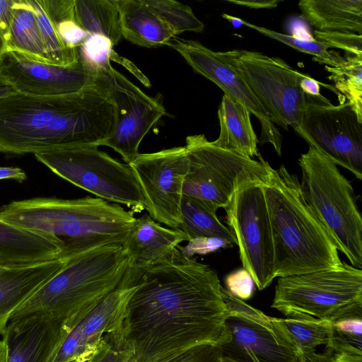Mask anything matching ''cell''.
<instances>
[{
	"mask_svg": "<svg viewBox=\"0 0 362 362\" xmlns=\"http://www.w3.org/2000/svg\"><path fill=\"white\" fill-rule=\"evenodd\" d=\"M216 272L177 247L148 267L130 298L123 336L136 362H165L219 344L228 311Z\"/></svg>",
	"mask_w": 362,
	"mask_h": 362,
	"instance_id": "1",
	"label": "cell"
},
{
	"mask_svg": "<svg viewBox=\"0 0 362 362\" xmlns=\"http://www.w3.org/2000/svg\"><path fill=\"white\" fill-rule=\"evenodd\" d=\"M115 107L95 81L83 90L57 96L16 93L0 99V152L38 153L95 145L115 124Z\"/></svg>",
	"mask_w": 362,
	"mask_h": 362,
	"instance_id": "2",
	"label": "cell"
},
{
	"mask_svg": "<svg viewBox=\"0 0 362 362\" xmlns=\"http://www.w3.org/2000/svg\"><path fill=\"white\" fill-rule=\"evenodd\" d=\"M0 219L51 238L59 247V258L69 261L104 245L122 243L136 218L116 203L88 196L13 201L0 209Z\"/></svg>",
	"mask_w": 362,
	"mask_h": 362,
	"instance_id": "3",
	"label": "cell"
},
{
	"mask_svg": "<svg viewBox=\"0 0 362 362\" xmlns=\"http://www.w3.org/2000/svg\"><path fill=\"white\" fill-rule=\"evenodd\" d=\"M272 227L275 277L342 265L331 235L306 201L296 175L284 165L263 183Z\"/></svg>",
	"mask_w": 362,
	"mask_h": 362,
	"instance_id": "4",
	"label": "cell"
},
{
	"mask_svg": "<svg viewBox=\"0 0 362 362\" xmlns=\"http://www.w3.org/2000/svg\"><path fill=\"white\" fill-rule=\"evenodd\" d=\"M128 268L122 243L83 253L67 261L11 313L9 320L37 312L66 320L115 290Z\"/></svg>",
	"mask_w": 362,
	"mask_h": 362,
	"instance_id": "5",
	"label": "cell"
},
{
	"mask_svg": "<svg viewBox=\"0 0 362 362\" xmlns=\"http://www.w3.org/2000/svg\"><path fill=\"white\" fill-rule=\"evenodd\" d=\"M303 194L339 251L362 268V218L353 187L337 165L313 147L298 159Z\"/></svg>",
	"mask_w": 362,
	"mask_h": 362,
	"instance_id": "6",
	"label": "cell"
},
{
	"mask_svg": "<svg viewBox=\"0 0 362 362\" xmlns=\"http://www.w3.org/2000/svg\"><path fill=\"white\" fill-rule=\"evenodd\" d=\"M218 52L246 83L273 123L286 131L288 126L295 131L298 129L308 107L331 104L323 95L306 94L301 82L308 75L293 69L281 58L246 49Z\"/></svg>",
	"mask_w": 362,
	"mask_h": 362,
	"instance_id": "7",
	"label": "cell"
},
{
	"mask_svg": "<svg viewBox=\"0 0 362 362\" xmlns=\"http://www.w3.org/2000/svg\"><path fill=\"white\" fill-rule=\"evenodd\" d=\"M95 145L53 149L34 154L54 173L110 202L124 204L133 213L149 211L146 197L129 163H122Z\"/></svg>",
	"mask_w": 362,
	"mask_h": 362,
	"instance_id": "8",
	"label": "cell"
},
{
	"mask_svg": "<svg viewBox=\"0 0 362 362\" xmlns=\"http://www.w3.org/2000/svg\"><path fill=\"white\" fill-rule=\"evenodd\" d=\"M189 169L182 195L225 209L235 192L253 181L264 182L271 166L259 153V160L221 148L204 134L186 138Z\"/></svg>",
	"mask_w": 362,
	"mask_h": 362,
	"instance_id": "9",
	"label": "cell"
},
{
	"mask_svg": "<svg viewBox=\"0 0 362 362\" xmlns=\"http://www.w3.org/2000/svg\"><path fill=\"white\" fill-rule=\"evenodd\" d=\"M362 300V270L342 262L338 269L279 277L272 308L284 315L327 319L347 304Z\"/></svg>",
	"mask_w": 362,
	"mask_h": 362,
	"instance_id": "10",
	"label": "cell"
},
{
	"mask_svg": "<svg viewBox=\"0 0 362 362\" xmlns=\"http://www.w3.org/2000/svg\"><path fill=\"white\" fill-rule=\"evenodd\" d=\"M227 308L221 357L235 362H297L298 351L272 317L235 297L222 286Z\"/></svg>",
	"mask_w": 362,
	"mask_h": 362,
	"instance_id": "11",
	"label": "cell"
},
{
	"mask_svg": "<svg viewBox=\"0 0 362 362\" xmlns=\"http://www.w3.org/2000/svg\"><path fill=\"white\" fill-rule=\"evenodd\" d=\"M263 183L253 181L243 185L225 208L226 223L236 238L243 268L260 291L276 278L272 232Z\"/></svg>",
	"mask_w": 362,
	"mask_h": 362,
	"instance_id": "12",
	"label": "cell"
},
{
	"mask_svg": "<svg viewBox=\"0 0 362 362\" xmlns=\"http://www.w3.org/2000/svg\"><path fill=\"white\" fill-rule=\"evenodd\" d=\"M144 269L129 267L118 287L64 321V332L49 362H84L104 337L122 327L128 302Z\"/></svg>",
	"mask_w": 362,
	"mask_h": 362,
	"instance_id": "13",
	"label": "cell"
},
{
	"mask_svg": "<svg viewBox=\"0 0 362 362\" xmlns=\"http://www.w3.org/2000/svg\"><path fill=\"white\" fill-rule=\"evenodd\" d=\"M95 81L115 107L111 134L99 143L119 153L127 163L139 155L141 141L151 128L166 114L162 103L144 93L112 66L96 73Z\"/></svg>",
	"mask_w": 362,
	"mask_h": 362,
	"instance_id": "14",
	"label": "cell"
},
{
	"mask_svg": "<svg viewBox=\"0 0 362 362\" xmlns=\"http://www.w3.org/2000/svg\"><path fill=\"white\" fill-rule=\"evenodd\" d=\"M296 132L309 146L362 180V123L348 102L308 107Z\"/></svg>",
	"mask_w": 362,
	"mask_h": 362,
	"instance_id": "15",
	"label": "cell"
},
{
	"mask_svg": "<svg viewBox=\"0 0 362 362\" xmlns=\"http://www.w3.org/2000/svg\"><path fill=\"white\" fill-rule=\"evenodd\" d=\"M129 164L146 197L150 216L177 229L181 223L182 189L189 169L185 146L139 153Z\"/></svg>",
	"mask_w": 362,
	"mask_h": 362,
	"instance_id": "16",
	"label": "cell"
},
{
	"mask_svg": "<svg viewBox=\"0 0 362 362\" xmlns=\"http://www.w3.org/2000/svg\"><path fill=\"white\" fill-rule=\"evenodd\" d=\"M0 75L18 93L57 96L74 93L91 85L96 73L79 56L74 63L61 66L6 51L0 57Z\"/></svg>",
	"mask_w": 362,
	"mask_h": 362,
	"instance_id": "17",
	"label": "cell"
},
{
	"mask_svg": "<svg viewBox=\"0 0 362 362\" xmlns=\"http://www.w3.org/2000/svg\"><path fill=\"white\" fill-rule=\"evenodd\" d=\"M166 45L177 51L198 74L214 82L233 100L243 105L261 124L259 143L271 144L279 156L281 153L282 136L255 95L246 83L223 60L218 52H214L194 40L175 37Z\"/></svg>",
	"mask_w": 362,
	"mask_h": 362,
	"instance_id": "18",
	"label": "cell"
},
{
	"mask_svg": "<svg viewBox=\"0 0 362 362\" xmlns=\"http://www.w3.org/2000/svg\"><path fill=\"white\" fill-rule=\"evenodd\" d=\"M64 321L40 312L10 320L1 334L6 362H49L62 339Z\"/></svg>",
	"mask_w": 362,
	"mask_h": 362,
	"instance_id": "19",
	"label": "cell"
},
{
	"mask_svg": "<svg viewBox=\"0 0 362 362\" xmlns=\"http://www.w3.org/2000/svg\"><path fill=\"white\" fill-rule=\"evenodd\" d=\"M189 240L180 230L163 227L145 214L136 218L122 246L130 267L147 269Z\"/></svg>",
	"mask_w": 362,
	"mask_h": 362,
	"instance_id": "20",
	"label": "cell"
},
{
	"mask_svg": "<svg viewBox=\"0 0 362 362\" xmlns=\"http://www.w3.org/2000/svg\"><path fill=\"white\" fill-rule=\"evenodd\" d=\"M62 259L11 267H0V334L11 313L66 263Z\"/></svg>",
	"mask_w": 362,
	"mask_h": 362,
	"instance_id": "21",
	"label": "cell"
},
{
	"mask_svg": "<svg viewBox=\"0 0 362 362\" xmlns=\"http://www.w3.org/2000/svg\"><path fill=\"white\" fill-rule=\"evenodd\" d=\"M60 249L51 238L0 219V267L59 259Z\"/></svg>",
	"mask_w": 362,
	"mask_h": 362,
	"instance_id": "22",
	"label": "cell"
},
{
	"mask_svg": "<svg viewBox=\"0 0 362 362\" xmlns=\"http://www.w3.org/2000/svg\"><path fill=\"white\" fill-rule=\"evenodd\" d=\"M122 37L134 45L158 47L174 37L169 27L144 0H115Z\"/></svg>",
	"mask_w": 362,
	"mask_h": 362,
	"instance_id": "23",
	"label": "cell"
},
{
	"mask_svg": "<svg viewBox=\"0 0 362 362\" xmlns=\"http://www.w3.org/2000/svg\"><path fill=\"white\" fill-rule=\"evenodd\" d=\"M250 112L243 105L223 95L218 110L219 136L212 144L221 148L252 158L259 155Z\"/></svg>",
	"mask_w": 362,
	"mask_h": 362,
	"instance_id": "24",
	"label": "cell"
},
{
	"mask_svg": "<svg viewBox=\"0 0 362 362\" xmlns=\"http://www.w3.org/2000/svg\"><path fill=\"white\" fill-rule=\"evenodd\" d=\"M298 7L317 31L362 35V0H302Z\"/></svg>",
	"mask_w": 362,
	"mask_h": 362,
	"instance_id": "25",
	"label": "cell"
},
{
	"mask_svg": "<svg viewBox=\"0 0 362 362\" xmlns=\"http://www.w3.org/2000/svg\"><path fill=\"white\" fill-rule=\"evenodd\" d=\"M6 51L18 52L35 60L49 62L36 16L28 0H13Z\"/></svg>",
	"mask_w": 362,
	"mask_h": 362,
	"instance_id": "26",
	"label": "cell"
},
{
	"mask_svg": "<svg viewBox=\"0 0 362 362\" xmlns=\"http://www.w3.org/2000/svg\"><path fill=\"white\" fill-rule=\"evenodd\" d=\"M217 209L206 202L183 195L180 205L181 223L177 229L185 233L189 240L199 237L217 238L237 245L231 230L218 219Z\"/></svg>",
	"mask_w": 362,
	"mask_h": 362,
	"instance_id": "27",
	"label": "cell"
},
{
	"mask_svg": "<svg viewBox=\"0 0 362 362\" xmlns=\"http://www.w3.org/2000/svg\"><path fill=\"white\" fill-rule=\"evenodd\" d=\"M327 319L329 334L326 349L362 355V300L342 306Z\"/></svg>",
	"mask_w": 362,
	"mask_h": 362,
	"instance_id": "28",
	"label": "cell"
},
{
	"mask_svg": "<svg viewBox=\"0 0 362 362\" xmlns=\"http://www.w3.org/2000/svg\"><path fill=\"white\" fill-rule=\"evenodd\" d=\"M78 22L89 35H101L113 46L122 37L115 0H74Z\"/></svg>",
	"mask_w": 362,
	"mask_h": 362,
	"instance_id": "29",
	"label": "cell"
},
{
	"mask_svg": "<svg viewBox=\"0 0 362 362\" xmlns=\"http://www.w3.org/2000/svg\"><path fill=\"white\" fill-rule=\"evenodd\" d=\"M286 318L272 317L273 322L286 335L298 351L315 350L329 341L327 319H319L305 314H292Z\"/></svg>",
	"mask_w": 362,
	"mask_h": 362,
	"instance_id": "30",
	"label": "cell"
},
{
	"mask_svg": "<svg viewBox=\"0 0 362 362\" xmlns=\"http://www.w3.org/2000/svg\"><path fill=\"white\" fill-rule=\"evenodd\" d=\"M335 89L348 100L362 123V56L346 53L344 59L335 66H325Z\"/></svg>",
	"mask_w": 362,
	"mask_h": 362,
	"instance_id": "31",
	"label": "cell"
},
{
	"mask_svg": "<svg viewBox=\"0 0 362 362\" xmlns=\"http://www.w3.org/2000/svg\"><path fill=\"white\" fill-rule=\"evenodd\" d=\"M64 46L77 49L88 37L77 21L74 0H40Z\"/></svg>",
	"mask_w": 362,
	"mask_h": 362,
	"instance_id": "32",
	"label": "cell"
},
{
	"mask_svg": "<svg viewBox=\"0 0 362 362\" xmlns=\"http://www.w3.org/2000/svg\"><path fill=\"white\" fill-rule=\"evenodd\" d=\"M28 1L36 16L48 62L57 65L67 66L77 61L78 49H71L64 46L40 0H28Z\"/></svg>",
	"mask_w": 362,
	"mask_h": 362,
	"instance_id": "33",
	"label": "cell"
},
{
	"mask_svg": "<svg viewBox=\"0 0 362 362\" xmlns=\"http://www.w3.org/2000/svg\"><path fill=\"white\" fill-rule=\"evenodd\" d=\"M243 24L259 33L283 42L289 47L303 53L313 56V60L328 66H335L341 63L344 57L334 51H329V46L315 40H307L293 35L283 34L267 28L258 26L243 20Z\"/></svg>",
	"mask_w": 362,
	"mask_h": 362,
	"instance_id": "34",
	"label": "cell"
},
{
	"mask_svg": "<svg viewBox=\"0 0 362 362\" xmlns=\"http://www.w3.org/2000/svg\"><path fill=\"white\" fill-rule=\"evenodd\" d=\"M172 30L174 35L185 31L202 32L204 23L194 14L192 8L173 0H144Z\"/></svg>",
	"mask_w": 362,
	"mask_h": 362,
	"instance_id": "35",
	"label": "cell"
},
{
	"mask_svg": "<svg viewBox=\"0 0 362 362\" xmlns=\"http://www.w3.org/2000/svg\"><path fill=\"white\" fill-rule=\"evenodd\" d=\"M112 50V42L101 35H88L78 48V56L95 73L112 66L110 56Z\"/></svg>",
	"mask_w": 362,
	"mask_h": 362,
	"instance_id": "36",
	"label": "cell"
},
{
	"mask_svg": "<svg viewBox=\"0 0 362 362\" xmlns=\"http://www.w3.org/2000/svg\"><path fill=\"white\" fill-rule=\"evenodd\" d=\"M132 354L122 327L106 334L98 349L84 362H123Z\"/></svg>",
	"mask_w": 362,
	"mask_h": 362,
	"instance_id": "37",
	"label": "cell"
},
{
	"mask_svg": "<svg viewBox=\"0 0 362 362\" xmlns=\"http://www.w3.org/2000/svg\"><path fill=\"white\" fill-rule=\"evenodd\" d=\"M315 40L329 46L346 51V53L362 56V37L352 33L314 31Z\"/></svg>",
	"mask_w": 362,
	"mask_h": 362,
	"instance_id": "38",
	"label": "cell"
},
{
	"mask_svg": "<svg viewBox=\"0 0 362 362\" xmlns=\"http://www.w3.org/2000/svg\"><path fill=\"white\" fill-rule=\"evenodd\" d=\"M254 284L250 274L245 268L230 273L226 278V290L242 300L251 298L254 291Z\"/></svg>",
	"mask_w": 362,
	"mask_h": 362,
	"instance_id": "39",
	"label": "cell"
},
{
	"mask_svg": "<svg viewBox=\"0 0 362 362\" xmlns=\"http://www.w3.org/2000/svg\"><path fill=\"white\" fill-rule=\"evenodd\" d=\"M231 245L232 243L221 238L199 237L191 239L185 247L179 245L177 248L186 257L193 258L194 255H206Z\"/></svg>",
	"mask_w": 362,
	"mask_h": 362,
	"instance_id": "40",
	"label": "cell"
},
{
	"mask_svg": "<svg viewBox=\"0 0 362 362\" xmlns=\"http://www.w3.org/2000/svg\"><path fill=\"white\" fill-rule=\"evenodd\" d=\"M221 351L216 344L197 346L165 362H221Z\"/></svg>",
	"mask_w": 362,
	"mask_h": 362,
	"instance_id": "41",
	"label": "cell"
},
{
	"mask_svg": "<svg viewBox=\"0 0 362 362\" xmlns=\"http://www.w3.org/2000/svg\"><path fill=\"white\" fill-rule=\"evenodd\" d=\"M13 0H0V57L6 50Z\"/></svg>",
	"mask_w": 362,
	"mask_h": 362,
	"instance_id": "42",
	"label": "cell"
},
{
	"mask_svg": "<svg viewBox=\"0 0 362 362\" xmlns=\"http://www.w3.org/2000/svg\"><path fill=\"white\" fill-rule=\"evenodd\" d=\"M110 61H115L117 63L122 64L130 72H132L136 78H138L140 81L146 86L149 87L151 86L148 79L133 63H132L127 59L119 56L116 52L114 51V49L110 53Z\"/></svg>",
	"mask_w": 362,
	"mask_h": 362,
	"instance_id": "43",
	"label": "cell"
},
{
	"mask_svg": "<svg viewBox=\"0 0 362 362\" xmlns=\"http://www.w3.org/2000/svg\"><path fill=\"white\" fill-rule=\"evenodd\" d=\"M332 354L333 351L328 349L322 354L316 353L315 350L300 351L297 362H332Z\"/></svg>",
	"mask_w": 362,
	"mask_h": 362,
	"instance_id": "44",
	"label": "cell"
},
{
	"mask_svg": "<svg viewBox=\"0 0 362 362\" xmlns=\"http://www.w3.org/2000/svg\"><path fill=\"white\" fill-rule=\"evenodd\" d=\"M229 3L244 6L252 8H272L276 7L281 1L279 0H255V1H235L228 0Z\"/></svg>",
	"mask_w": 362,
	"mask_h": 362,
	"instance_id": "45",
	"label": "cell"
},
{
	"mask_svg": "<svg viewBox=\"0 0 362 362\" xmlns=\"http://www.w3.org/2000/svg\"><path fill=\"white\" fill-rule=\"evenodd\" d=\"M26 179L25 172L17 167H0V180H15L20 182Z\"/></svg>",
	"mask_w": 362,
	"mask_h": 362,
	"instance_id": "46",
	"label": "cell"
},
{
	"mask_svg": "<svg viewBox=\"0 0 362 362\" xmlns=\"http://www.w3.org/2000/svg\"><path fill=\"white\" fill-rule=\"evenodd\" d=\"M332 360V362H362V355L333 352Z\"/></svg>",
	"mask_w": 362,
	"mask_h": 362,
	"instance_id": "47",
	"label": "cell"
},
{
	"mask_svg": "<svg viewBox=\"0 0 362 362\" xmlns=\"http://www.w3.org/2000/svg\"><path fill=\"white\" fill-rule=\"evenodd\" d=\"M16 93L15 88L0 75V99Z\"/></svg>",
	"mask_w": 362,
	"mask_h": 362,
	"instance_id": "48",
	"label": "cell"
},
{
	"mask_svg": "<svg viewBox=\"0 0 362 362\" xmlns=\"http://www.w3.org/2000/svg\"><path fill=\"white\" fill-rule=\"evenodd\" d=\"M221 16L222 18L227 19L231 23V25L236 28H240L243 25V19L239 18L234 17L226 13H223Z\"/></svg>",
	"mask_w": 362,
	"mask_h": 362,
	"instance_id": "49",
	"label": "cell"
},
{
	"mask_svg": "<svg viewBox=\"0 0 362 362\" xmlns=\"http://www.w3.org/2000/svg\"><path fill=\"white\" fill-rule=\"evenodd\" d=\"M6 349L4 341L0 340V362H6Z\"/></svg>",
	"mask_w": 362,
	"mask_h": 362,
	"instance_id": "50",
	"label": "cell"
},
{
	"mask_svg": "<svg viewBox=\"0 0 362 362\" xmlns=\"http://www.w3.org/2000/svg\"><path fill=\"white\" fill-rule=\"evenodd\" d=\"M221 362H235L232 360H230L228 358H221Z\"/></svg>",
	"mask_w": 362,
	"mask_h": 362,
	"instance_id": "51",
	"label": "cell"
}]
</instances>
